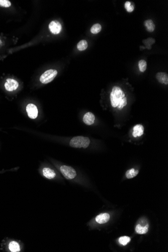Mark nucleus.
Returning <instances> with one entry per match:
<instances>
[{
  "label": "nucleus",
  "instance_id": "obj_24",
  "mask_svg": "<svg viewBox=\"0 0 168 252\" xmlns=\"http://www.w3.org/2000/svg\"><path fill=\"white\" fill-rule=\"evenodd\" d=\"M11 6V3L9 0H0V7L8 8Z\"/></svg>",
  "mask_w": 168,
  "mask_h": 252
},
{
  "label": "nucleus",
  "instance_id": "obj_6",
  "mask_svg": "<svg viewBox=\"0 0 168 252\" xmlns=\"http://www.w3.org/2000/svg\"><path fill=\"white\" fill-rule=\"evenodd\" d=\"M4 86L6 90L12 92L16 90L19 87V83L15 80L9 78L6 80Z\"/></svg>",
  "mask_w": 168,
  "mask_h": 252
},
{
  "label": "nucleus",
  "instance_id": "obj_15",
  "mask_svg": "<svg viewBox=\"0 0 168 252\" xmlns=\"http://www.w3.org/2000/svg\"><path fill=\"white\" fill-rule=\"evenodd\" d=\"M144 26L148 32H153L155 29V25L151 20H147L144 21Z\"/></svg>",
  "mask_w": 168,
  "mask_h": 252
},
{
  "label": "nucleus",
  "instance_id": "obj_18",
  "mask_svg": "<svg viewBox=\"0 0 168 252\" xmlns=\"http://www.w3.org/2000/svg\"><path fill=\"white\" fill-rule=\"evenodd\" d=\"M102 27L101 25L98 23H96L93 25L91 28V32L93 34H97L101 31Z\"/></svg>",
  "mask_w": 168,
  "mask_h": 252
},
{
  "label": "nucleus",
  "instance_id": "obj_17",
  "mask_svg": "<svg viewBox=\"0 0 168 252\" xmlns=\"http://www.w3.org/2000/svg\"><path fill=\"white\" fill-rule=\"evenodd\" d=\"M88 44L87 42L85 40H82L79 42L77 44V48L78 51H84L86 50L88 47Z\"/></svg>",
  "mask_w": 168,
  "mask_h": 252
},
{
  "label": "nucleus",
  "instance_id": "obj_21",
  "mask_svg": "<svg viewBox=\"0 0 168 252\" xmlns=\"http://www.w3.org/2000/svg\"><path fill=\"white\" fill-rule=\"evenodd\" d=\"M124 7H125V9L126 10V11L128 12H129V13L132 12L134 10V6H133V5L131 2H129V1H127V2H125V4H124Z\"/></svg>",
  "mask_w": 168,
  "mask_h": 252
},
{
  "label": "nucleus",
  "instance_id": "obj_4",
  "mask_svg": "<svg viewBox=\"0 0 168 252\" xmlns=\"http://www.w3.org/2000/svg\"><path fill=\"white\" fill-rule=\"evenodd\" d=\"M60 171L64 177L69 180L74 179L77 176L76 170L70 166H62L60 168Z\"/></svg>",
  "mask_w": 168,
  "mask_h": 252
},
{
  "label": "nucleus",
  "instance_id": "obj_10",
  "mask_svg": "<svg viewBox=\"0 0 168 252\" xmlns=\"http://www.w3.org/2000/svg\"><path fill=\"white\" fill-rule=\"evenodd\" d=\"M110 219V215L107 213H101L97 215L96 217V221L99 224H105Z\"/></svg>",
  "mask_w": 168,
  "mask_h": 252
},
{
  "label": "nucleus",
  "instance_id": "obj_2",
  "mask_svg": "<svg viewBox=\"0 0 168 252\" xmlns=\"http://www.w3.org/2000/svg\"><path fill=\"white\" fill-rule=\"evenodd\" d=\"M90 143V139L89 137L78 136L72 138L69 141V145L74 148H87Z\"/></svg>",
  "mask_w": 168,
  "mask_h": 252
},
{
  "label": "nucleus",
  "instance_id": "obj_1",
  "mask_svg": "<svg viewBox=\"0 0 168 252\" xmlns=\"http://www.w3.org/2000/svg\"><path fill=\"white\" fill-rule=\"evenodd\" d=\"M125 97V93L121 88L114 86L110 94V101L112 107H117L122 99Z\"/></svg>",
  "mask_w": 168,
  "mask_h": 252
},
{
  "label": "nucleus",
  "instance_id": "obj_22",
  "mask_svg": "<svg viewBox=\"0 0 168 252\" xmlns=\"http://www.w3.org/2000/svg\"><path fill=\"white\" fill-rule=\"evenodd\" d=\"M127 98L125 97H124V98L122 99L121 101H120L119 104V105H118L117 109L118 110H121L122 109H123V107L127 105Z\"/></svg>",
  "mask_w": 168,
  "mask_h": 252
},
{
  "label": "nucleus",
  "instance_id": "obj_12",
  "mask_svg": "<svg viewBox=\"0 0 168 252\" xmlns=\"http://www.w3.org/2000/svg\"><path fill=\"white\" fill-rule=\"evenodd\" d=\"M156 78L160 83L168 84V75L167 73L163 72H159L156 74Z\"/></svg>",
  "mask_w": 168,
  "mask_h": 252
},
{
  "label": "nucleus",
  "instance_id": "obj_7",
  "mask_svg": "<svg viewBox=\"0 0 168 252\" xmlns=\"http://www.w3.org/2000/svg\"><path fill=\"white\" fill-rule=\"evenodd\" d=\"M49 29L53 34H58L62 30V25L58 21H51L49 25Z\"/></svg>",
  "mask_w": 168,
  "mask_h": 252
},
{
  "label": "nucleus",
  "instance_id": "obj_16",
  "mask_svg": "<svg viewBox=\"0 0 168 252\" xmlns=\"http://www.w3.org/2000/svg\"><path fill=\"white\" fill-rule=\"evenodd\" d=\"M138 173L139 171L137 170H135L134 168H132L127 170L125 174V176L127 179H131L136 176Z\"/></svg>",
  "mask_w": 168,
  "mask_h": 252
},
{
  "label": "nucleus",
  "instance_id": "obj_13",
  "mask_svg": "<svg viewBox=\"0 0 168 252\" xmlns=\"http://www.w3.org/2000/svg\"><path fill=\"white\" fill-rule=\"evenodd\" d=\"M9 249L11 252H18L20 251V246L16 241H12L9 243Z\"/></svg>",
  "mask_w": 168,
  "mask_h": 252
},
{
  "label": "nucleus",
  "instance_id": "obj_19",
  "mask_svg": "<svg viewBox=\"0 0 168 252\" xmlns=\"http://www.w3.org/2000/svg\"><path fill=\"white\" fill-rule=\"evenodd\" d=\"M138 66L141 72H144L146 71L147 68V64L146 60H140L138 62Z\"/></svg>",
  "mask_w": 168,
  "mask_h": 252
},
{
  "label": "nucleus",
  "instance_id": "obj_5",
  "mask_svg": "<svg viewBox=\"0 0 168 252\" xmlns=\"http://www.w3.org/2000/svg\"><path fill=\"white\" fill-rule=\"evenodd\" d=\"M26 111L28 114V116L31 119H35L37 117L38 111L37 108L35 105L33 104L30 103L26 106Z\"/></svg>",
  "mask_w": 168,
  "mask_h": 252
},
{
  "label": "nucleus",
  "instance_id": "obj_23",
  "mask_svg": "<svg viewBox=\"0 0 168 252\" xmlns=\"http://www.w3.org/2000/svg\"><path fill=\"white\" fill-rule=\"evenodd\" d=\"M143 42H144V44H146V48L149 49V46H150V48H151V45L155 42V40L153 39V38H148L147 39L144 40Z\"/></svg>",
  "mask_w": 168,
  "mask_h": 252
},
{
  "label": "nucleus",
  "instance_id": "obj_20",
  "mask_svg": "<svg viewBox=\"0 0 168 252\" xmlns=\"http://www.w3.org/2000/svg\"><path fill=\"white\" fill-rule=\"evenodd\" d=\"M131 241V238L127 236H123L119 239V242L120 244L125 246Z\"/></svg>",
  "mask_w": 168,
  "mask_h": 252
},
{
  "label": "nucleus",
  "instance_id": "obj_3",
  "mask_svg": "<svg viewBox=\"0 0 168 252\" xmlns=\"http://www.w3.org/2000/svg\"><path fill=\"white\" fill-rule=\"evenodd\" d=\"M57 75L58 71L56 70L50 69L47 70L40 76V81L43 84H47L53 81Z\"/></svg>",
  "mask_w": 168,
  "mask_h": 252
},
{
  "label": "nucleus",
  "instance_id": "obj_8",
  "mask_svg": "<svg viewBox=\"0 0 168 252\" xmlns=\"http://www.w3.org/2000/svg\"><path fill=\"white\" fill-rule=\"evenodd\" d=\"M95 120V116L93 113L92 112L86 113L83 117V121L85 124L88 125H91L94 124Z\"/></svg>",
  "mask_w": 168,
  "mask_h": 252
},
{
  "label": "nucleus",
  "instance_id": "obj_9",
  "mask_svg": "<svg viewBox=\"0 0 168 252\" xmlns=\"http://www.w3.org/2000/svg\"><path fill=\"white\" fill-rule=\"evenodd\" d=\"M144 127L141 124H137L133 128V137H140L144 134Z\"/></svg>",
  "mask_w": 168,
  "mask_h": 252
},
{
  "label": "nucleus",
  "instance_id": "obj_11",
  "mask_svg": "<svg viewBox=\"0 0 168 252\" xmlns=\"http://www.w3.org/2000/svg\"><path fill=\"white\" fill-rule=\"evenodd\" d=\"M42 174L47 179H53L56 176L55 172L49 168H44L42 170Z\"/></svg>",
  "mask_w": 168,
  "mask_h": 252
},
{
  "label": "nucleus",
  "instance_id": "obj_14",
  "mask_svg": "<svg viewBox=\"0 0 168 252\" xmlns=\"http://www.w3.org/2000/svg\"><path fill=\"white\" fill-rule=\"evenodd\" d=\"M148 230H149V224H146V226H142L140 224H138L135 228V231L136 233L140 235L145 234L146 233H148Z\"/></svg>",
  "mask_w": 168,
  "mask_h": 252
}]
</instances>
